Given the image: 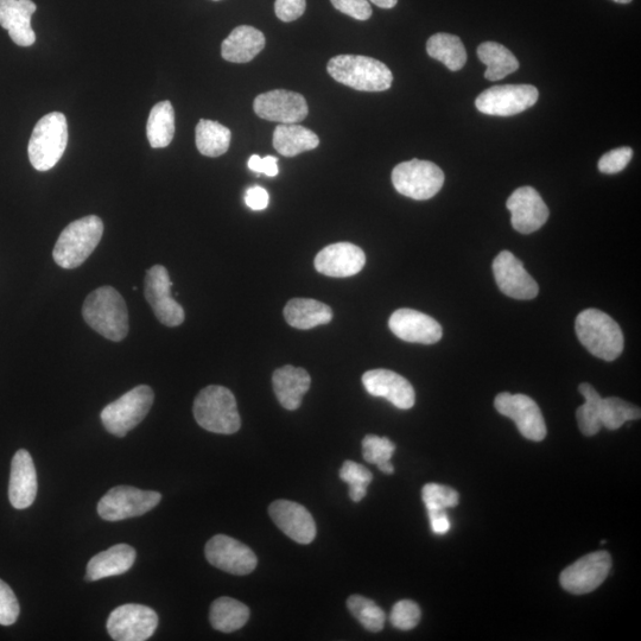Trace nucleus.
<instances>
[{"mask_svg": "<svg viewBox=\"0 0 641 641\" xmlns=\"http://www.w3.org/2000/svg\"><path fill=\"white\" fill-rule=\"evenodd\" d=\"M370 2L376 4L377 6H379V8L382 9H392L395 8L398 0H370Z\"/></svg>", "mask_w": 641, "mask_h": 641, "instance_id": "obj_49", "label": "nucleus"}, {"mask_svg": "<svg viewBox=\"0 0 641 641\" xmlns=\"http://www.w3.org/2000/svg\"><path fill=\"white\" fill-rule=\"evenodd\" d=\"M175 135V111L170 101L158 103L150 112L147 136L151 148H167Z\"/></svg>", "mask_w": 641, "mask_h": 641, "instance_id": "obj_33", "label": "nucleus"}, {"mask_svg": "<svg viewBox=\"0 0 641 641\" xmlns=\"http://www.w3.org/2000/svg\"><path fill=\"white\" fill-rule=\"evenodd\" d=\"M269 514L278 529L296 543L310 544L316 537L315 520L306 507L289 500L274 501Z\"/></svg>", "mask_w": 641, "mask_h": 641, "instance_id": "obj_20", "label": "nucleus"}, {"mask_svg": "<svg viewBox=\"0 0 641 641\" xmlns=\"http://www.w3.org/2000/svg\"><path fill=\"white\" fill-rule=\"evenodd\" d=\"M538 97V90L532 85L494 86L479 95L475 106L488 116L511 117L529 110Z\"/></svg>", "mask_w": 641, "mask_h": 641, "instance_id": "obj_10", "label": "nucleus"}, {"mask_svg": "<svg viewBox=\"0 0 641 641\" xmlns=\"http://www.w3.org/2000/svg\"><path fill=\"white\" fill-rule=\"evenodd\" d=\"M232 133L213 120L201 119L196 126V147L203 156L219 157L230 149Z\"/></svg>", "mask_w": 641, "mask_h": 641, "instance_id": "obj_34", "label": "nucleus"}, {"mask_svg": "<svg viewBox=\"0 0 641 641\" xmlns=\"http://www.w3.org/2000/svg\"><path fill=\"white\" fill-rule=\"evenodd\" d=\"M612 569V557L606 551H595L563 570L560 583L574 595L594 592L605 582Z\"/></svg>", "mask_w": 641, "mask_h": 641, "instance_id": "obj_11", "label": "nucleus"}, {"mask_svg": "<svg viewBox=\"0 0 641 641\" xmlns=\"http://www.w3.org/2000/svg\"><path fill=\"white\" fill-rule=\"evenodd\" d=\"M215 2H219V0H215Z\"/></svg>", "mask_w": 641, "mask_h": 641, "instance_id": "obj_51", "label": "nucleus"}, {"mask_svg": "<svg viewBox=\"0 0 641 641\" xmlns=\"http://www.w3.org/2000/svg\"><path fill=\"white\" fill-rule=\"evenodd\" d=\"M265 48V36L262 31L240 25L222 42L221 55L228 62L247 63L255 59Z\"/></svg>", "mask_w": 641, "mask_h": 641, "instance_id": "obj_27", "label": "nucleus"}, {"mask_svg": "<svg viewBox=\"0 0 641 641\" xmlns=\"http://www.w3.org/2000/svg\"><path fill=\"white\" fill-rule=\"evenodd\" d=\"M206 558L213 567L244 576L257 568V556L247 545L232 537L217 535L206 545Z\"/></svg>", "mask_w": 641, "mask_h": 641, "instance_id": "obj_15", "label": "nucleus"}, {"mask_svg": "<svg viewBox=\"0 0 641 641\" xmlns=\"http://www.w3.org/2000/svg\"><path fill=\"white\" fill-rule=\"evenodd\" d=\"M327 71L339 84L360 92L390 90L393 75L385 63L361 55H339L328 62Z\"/></svg>", "mask_w": 641, "mask_h": 641, "instance_id": "obj_2", "label": "nucleus"}, {"mask_svg": "<svg viewBox=\"0 0 641 641\" xmlns=\"http://www.w3.org/2000/svg\"><path fill=\"white\" fill-rule=\"evenodd\" d=\"M334 8L358 21H367L372 16V8L368 0H330Z\"/></svg>", "mask_w": 641, "mask_h": 641, "instance_id": "obj_44", "label": "nucleus"}, {"mask_svg": "<svg viewBox=\"0 0 641 641\" xmlns=\"http://www.w3.org/2000/svg\"><path fill=\"white\" fill-rule=\"evenodd\" d=\"M87 325L104 338L122 341L129 334V312L122 295L112 287L94 290L82 307Z\"/></svg>", "mask_w": 641, "mask_h": 641, "instance_id": "obj_1", "label": "nucleus"}, {"mask_svg": "<svg viewBox=\"0 0 641 641\" xmlns=\"http://www.w3.org/2000/svg\"><path fill=\"white\" fill-rule=\"evenodd\" d=\"M366 256L363 250L351 243H338L325 247L315 258V269L320 274L346 278L364 269Z\"/></svg>", "mask_w": 641, "mask_h": 641, "instance_id": "obj_21", "label": "nucleus"}, {"mask_svg": "<svg viewBox=\"0 0 641 641\" xmlns=\"http://www.w3.org/2000/svg\"><path fill=\"white\" fill-rule=\"evenodd\" d=\"M479 59L487 66L485 78L490 81H499L506 78L519 68L517 57L504 46L497 42L481 43L478 48Z\"/></svg>", "mask_w": 641, "mask_h": 641, "instance_id": "obj_31", "label": "nucleus"}, {"mask_svg": "<svg viewBox=\"0 0 641 641\" xmlns=\"http://www.w3.org/2000/svg\"><path fill=\"white\" fill-rule=\"evenodd\" d=\"M137 552L128 544H117L91 558L87 564L86 581H99L129 571L135 563Z\"/></svg>", "mask_w": 641, "mask_h": 641, "instance_id": "obj_26", "label": "nucleus"}, {"mask_svg": "<svg viewBox=\"0 0 641 641\" xmlns=\"http://www.w3.org/2000/svg\"><path fill=\"white\" fill-rule=\"evenodd\" d=\"M272 384H274L278 402L283 408L295 411L300 408L303 396L310 389L312 378L303 368L288 365L275 371Z\"/></svg>", "mask_w": 641, "mask_h": 641, "instance_id": "obj_25", "label": "nucleus"}, {"mask_svg": "<svg viewBox=\"0 0 641 641\" xmlns=\"http://www.w3.org/2000/svg\"><path fill=\"white\" fill-rule=\"evenodd\" d=\"M638 406L618 397L602 398L601 422L608 430H618L627 422L640 420Z\"/></svg>", "mask_w": 641, "mask_h": 641, "instance_id": "obj_36", "label": "nucleus"}, {"mask_svg": "<svg viewBox=\"0 0 641 641\" xmlns=\"http://www.w3.org/2000/svg\"><path fill=\"white\" fill-rule=\"evenodd\" d=\"M36 9L33 0H0V25L9 31L11 40L19 47H30L36 42L31 28Z\"/></svg>", "mask_w": 641, "mask_h": 641, "instance_id": "obj_24", "label": "nucleus"}, {"mask_svg": "<svg viewBox=\"0 0 641 641\" xmlns=\"http://www.w3.org/2000/svg\"><path fill=\"white\" fill-rule=\"evenodd\" d=\"M579 391L586 399V403L580 406L576 412L577 423L581 433L585 436H594L600 433L602 397L594 387L588 383L579 386Z\"/></svg>", "mask_w": 641, "mask_h": 641, "instance_id": "obj_35", "label": "nucleus"}, {"mask_svg": "<svg viewBox=\"0 0 641 641\" xmlns=\"http://www.w3.org/2000/svg\"><path fill=\"white\" fill-rule=\"evenodd\" d=\"M284 317L291 327L308 330L327 325L333 320V312L325 303L308 298H294L285 306Z\"/></svg>", "mask_w": 641, "mask_h": 641, "instance_id": "obj_28", "label": "nucleus"}, {"mask_svg": "<svg viewBox=\"0 0 641 641\" xmlns=\"http://www.w3.org/2000/svg\"><path fill=\"white\" fill-rule=\"evenodd\" d=\"M494 406L500 415L511 418L517 424L519 433L525 439L541 442L547 437L542 411L532 398L503 392L495 398Z\"/></svg>", "mask_w": 641, "mask_h": 641, "instance_id": "obj_12", "label": "nucleus"}, {"mask_svg": "<svg viewBox=\"0 0 641 641\" xmlns=\"http://www.w3.org/2000/svg\"><path fill=\"white\" fill-rule=\"evenodd\" d=\"M389 327L397 338L412 344L434 345L443 335L439 322L412 309L396 310L390 317Z\"/></svg>", "mask_w": 641, "mask_h": 641, "instance_id": "obj_19", "label": "nucleus"}, {"mask_svg": "<svg viewBox=\"0 0 641 641\" xmlns=\"http://www.w3.org/2000/svg\"><path fill=\"white\" fill-rule=\"evenodd\" d=\"M495 281L501 293L514 300H533L539 293L535 279L525 270L524 265L510 251L500 252L493 262Z\"/></svg>", "mask_w": 641, "mask_h": 641, "instance_id": "obj_17", "label": "nucleus"}, {"mask_svg": "<svg viewBox=\"0 0 641 641\" xmlns=\"http://www.w3.org/2000/svg\"><path fill=\"white\" fill-rule=\"evenodd\" d=\"M154 399L150 386L139 385L107 405L101 412V422L110 434L124 437L148 416Z\"/></svg>", "mask_w": 641, "mask_h": 641, "instance_id": "obj_7", "label": "nucleus"}, {"mask_svg": "<svg viewBox=\"0 0 641 641\" xmlns=\"http://www.w3.org/2000/svg\"><path fill=\"white\" fill-rule=\"evenodd\" d=\"M340 478L349 487V497L354 503H359L367 494V487L373 480V475L368 469L354 461H345L340 471Z\"/></svg>", "mask_w": 641, "mask_h": 641, "instance_id": "obj_39", "label": "nucleus"}, {"mask_svg": "<svg viewBox=\"0 0 641 641\" xmlns=\"http://www.w3.org/2000/svg\"><path fill=\"white\" fill-rule=\"evenodd\" d=\"M162 495L154 491H142L132 486H117L99 501L98 513L107 522L143 516L160 504Z\"/></svg>", "mask_w": 641, "mask_h": 641, "instance_id": "obj_9", "label": "nucleus"}, {"mask_svg": "<svg viewBox=\"0 0 641 641\" xmlns=\"http://www.w3.org/2000/svg\"><path fill=\"white\" fill-rule=\"evenodd\" d=\"M250 614V608L243 602L222 596L213 602L211 612H209V620L215 630L232 633L246 625Z\"/></svg>", "mask_w": 641, "mask_h": 641, "instance_id": "obj_30", "label": "nucleus"}, {"mask_svg": "<svg viewBox=\"0 0 641 641\" xmlns=\"http://www.w3.org/2000/svg\"><path fill=\"white\" fill-rule=\"evenodd\" d=\"M514 230L523 234L536 232L549 219V208L532 187L518 188L506 203Z\"/></svg>", "mask_w": 641, "mask_h": 641, "instance_id": "obj_18", "label": "nucleus"}, {"mask_svg": "<svg viewBox=\"0 0 641 641\" xmlns=\"http://www.w3.org/2000/svg\"><path fill=\"white\" fill-rule=\"evenodd\" d=\"M67 144L68 124L65 114H47L36 124L30 138L28 154L31 165L38 171L53 169L65 154Z\"/></svg>", "mask_w": 641, "mask_h": 641, "instance_id": "obj_6", "label": "nucleus"}, {"mask_svg": "<svg viewBox=\"0 0 641 641\" xmlns=\"http://www.w3.org/2000/svg\"><path fill=\"white\" fill-rule=\"evenodd\" d=\"M158 626L154 609L143 605L120 606L110 614L107 631L113 640L145 641L152 637Z\"/></svg>", "mask_w": 641, "mask_h": 641, "instance_id": "obj_13", "label": "nucleus"}, {"mask_svg": "<svg viewBox=\"0 0 641 641\" xmlns=\"http://www.w3.org/2000/svg\"><path fill=\"white\" fill-rule=\"evenodd\" d=\"M613 2L618 4H630L632 0H613Z\"/></svg>", "mask_w": 641, "mask_h": 641, "instance_id": "obj_50", "label": "nucleus"}, {"mask_svg": "<svg viewBox=\"0 0 641 641\" xmlns=\"http://www.w3.org/2000/svg\"><path fill=\"white\" fill-rule=\"evenodd\" d=\"M427 52L452 72L460 71L467 62L466 48L461 38L455 35L440 33L431 36L427 43Z\"/></svg>", "mask_w": 641, "mask_h": 641, "instance_id": "obj_32", "label": "nucleus"}, {"mask_svg": "<svg viewBox=\"0 0 641 641\" xmlns=\"http://www.w3.org/2000/svg\"><path fill=\"white\" fill-rule=\"evenodd\" d=\"M274 148L279 155L295 157L302 152L314 150L319 147L320 138L316 133L296 124L278 125L274 132Z\"/></svg>", "mask_w": 641, "mask_h": 641, "instance_id": "obj_29", "label": "nucleus"}, {"mask_svg": "<svg viewBox=\"0 0 641 641\" xmlns=\"http://www.w3.org/2000/svg\"><path fill=\"white\" fill-rule=\"evenodd\" d=\"M306 8V0H276L275 3L276 16L285 23L302 17Z\"/></svg>", "mask_w": 641, "mask_h": 641, "instance_id": "obj_45", "label": "nucleus"}, {"mask_svg": "<svg viewBox=\"0 0 641 641\" xmlns=\"http://www.w3.org/2000/svg\"><path fill=\"white\" fill-rule=\"evenodd\" d=\"M169 272L162 265H155L145 277L144 295L157 320L167 327H177L184 321V310L171 296Z\"/></svg>", "mask_w": 641, "mask_h": 641, "instance_id": "obj_14", "label": "nucleus"}, {"mask_svg": "<svg viewBox=\"0 0 641 641\" xmlns=\"http://www.w3.org/2000/svg\"><path fill=\"white\" fill-rule=\"evenodd\" d=\"M347 608L367 631L373 633L383 631L386 614L376 602L365 598V596L352 595L347 600Z\"/></svg>", "mask_w": 641, "mask_h": 641, "instance_id": "obj_37", "label": "nucleus"}, {"mask_svg": "<svg viewBox=\"0 0 641 641\" xmlns=\"http://www.w3.org/2000/svg\"><path fill=\"white\" fill-rule=\"evenodd\" d=\"M422 612L415 601L402 600L393 606L390 614V623L402 631H410L420 624Z\"/></svg>", "mask_w": 641, "mask_h": 641, "instance_id": "obj_41", "label": "nucleus"}, {"mask_svg": "<svg viewBox=\"0 0 641 641\" xmlns=\"http://www.w3.org/2000/svg\"><path fill=\"white\" fill-rule=\"evenodd\" d=\"M259 118L281 124H297L309 113L307 100L296 92L275 90L259 94L253 103Z\"/></svg>", "mask_w": 641, "mask_h": 641, "instance_id": "obj_16", "label": "nucleus"}, {"mask_svg": "<svg viewBox=\"0 0 641 641\" xmlns=\"http://www.w3.org/2000/svg\"><path fill=\"white\" fill-rule=\"evenodd\" d=\"M365 389L371 396L385 398L398 409L409 410L416 402L414 387L404 377L389 370H372L363 376Z\"/></svg>", "mask_w": 641, "mask_h": 641, "instance_id": "obj_22", "label": "nucleus"}, {"mask_svg": "<svg viewBox=\"0 0 641 641\" xmlns=\"http://www.w3.org/2000/svg\"><path fill=\"white\" fill-rule=\"evenodd\" d=\"M104 234L103 221L90 215L69 224L60 234L53 256L63 269H76L86 262L100 243Z\"/></svg>", "mask_w": 641, "mask_h": 641, "instance_id": "obj_5", "label": "nucleus"}, {"mask_svg": "<svg viewBox=\"0 0 641 641\" xmlns=\"http://www.w3.org/2000/svg\"><path fill=\"white\" fill-rule=\"evenodd\" d=\"M21 613V607L16 598L14 590L8 583L0 580V625H14Z\"/></svg>", "mask_w": 641, "mask_h": 641, "instance_id": "obj_42", "label": "nucleus"}, {"mask_svg": "<svg viewBox=\"0 0 641 641\" xmlns=\"http://www.w3.org/2000/svg\"><path fill=\"white\" fill-rule=\"evenodd\" d=\"M278 160L274 156H266L264 158L253 155L249 160V168L257 174H265L269 177H275L279 173Z\"/></svg>", "mask_w": 641, "mask_h": 641, "instance_id": "obj_46", "label": "nucleus"}, {"mask_svg": "<svg viewBox=\"0 0 641 641\" xmlns=\"http://www.w3.org/2000/svg\"><path fill=\"white\" fill-rule=\"evenodd\" d=\"M194 417L201 428L214 434H236L241 427L236 397L224 386L205 387L194 402Z\"/></svg>", "mask_w": 641, "mask_h": 641, "instance_id": "obj_4", "label": "nucleus"}, {"mask_svg": "<svg viewBox=\"0 0 641 641\" xmlns=\"http://www.w3.org/2000/svg\"><path fill=\"white\" fill-rule=\"evenodd\" d=\"M575 329L581 344L596 358L614 361L624 351L623 330L601 310H583L576 317Z\"/></svg>", "mask_w": 641, "mask_h": 641, "instance_id": "obj_3", "label": "nucleus"}, {"mask_svg": "<svg viewBox=\"0 0 641 641\" xmlns=\"http://www.w3.org/2000/svg\"><path fill=\"white\" fill-rule=\"evenodd\" d=\"M396 444L376 435H367L363 440V456L366 462L376 465L385 474L395 472L391 458L395 453Z\"/></svg>", "mask_w": 641, "mask_h": 641, "instance_id": "obj_38", "label": "nucleus"}, {"mask_svg": "<svg viewBox=\"0 0 641 641\" xmlns=\"http://www.w3.org/2000/svg\"><path fill=\"white\" fill-rule=\"evenodd\" d=\"M431 530L436 535H446L450 530V519L446 511H429Z\"/></svg>", "mask_w": 641, "mask_h": 641, "instance_id": "obj_48", "label": "nucleus"}, {"mask_svg": "<svg viewBox=\"0 0 641 641\" xmlns=\"http://www.w3.org/2000/svg\"><path fill=\"white\" fill-rule=\"evenodd\" d=\"M37 495V474L28 450L21 449L11 463L9 499L17 510L28 509Z\"/></svg>", "mask_w": 641, "mask_h": 641, "instance_id": "obj_23", "label": "nucleus"}, {"mask_svg": "<svg viewBox=\"0 0 641 641\" xmlns=\"http://www.w3.org/2000/svg\"><path fill=\"white\" fill-rule=\"evenodd\" d=\"M633 157V150L628 147L614 149L607 152L599 161V170L602 174H618L623 171Z\"/></svg>", "mask_w": 641, "mask_h": 641, "instance_id": "obj_43", "label": "nucleus"}, {"mask_svg": "<svg viewBox=\"0 0 641 641\" xmlns=\"http://www.w3.org/2000/svg\"><path fill=\"white\" fill-rule=\"evenodd\" d=\"M422 499L429 511H446L459 505L460 495L454 488L439 484L423 487Z\"/></svg>", "mask_w": 641, "mask_h": 641, "instance_id": "obj_40", "label": "nucleus"}, {"mask_svg": "<svg viewBox=\"0 0 641 641\" xmlns=\"http://www.w3.org/2000/svg\"><path fill=\"white\" fill-rule=\"evenodd\" d=\"M270 202L269 193L262 187L255 186L246 190L245 203L252 211H264Z\"/></svg>", "mask_w": 641, "mask_h": 641, "instance_id": "obj_47", "label": "nucleus"}, {"mask_svg": "<svg viewBox=\"0 0 641 641\" xmlns=\"http://www.w3.org/2000/svg\"><path fill=\"white\" fill-rule=\"evenodd\" d=\"M392 183L399 194L423 201L434 198L444 184V174L433 162L412 160L398 164L392 171Z\"/></svg>", "mask_w": 641, "mask_h": 641, "instance_id": "obj_8", "label": "nucleus"}]
</instances>
